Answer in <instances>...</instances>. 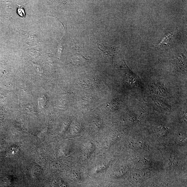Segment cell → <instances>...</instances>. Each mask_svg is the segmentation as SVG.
Returning <instances> with one entry per match:
<instances>
[{"instance_id":"7a4b0ae2","label":"cell","mask_w":187,"mask_h":187,"mask_svg":"<svg viewBox=\"0 0 187 187\" xmlns=\"http://www.w3.org/2000/svg\"><path fill=\"white\" fill-rule=\"evenodd\" d=\"M175 62H176L178 67L184 69L186 67V60L185 57L182 54H179L176 58Z\"/></svg>"},{"instance_id":"3957f363","label":"cell","mask_w":187,"mask_h":187,"mask_svg":"<svg viewBox=\"0 0 187 187\" xmlns=\"http://www.w3.org/2000/svg\"><path fill=\"white\" fill-rule=\"evenodd\" d=\"M17 13L18 15L21 17H23L25 16L26 14L24 10L23 7H19L17 8Z\"/></svg>"},{"instance_id":"6da1fadb","label":"cell","mask_w":187,"mask_h":187,"mask_svg":"<svg viewBox=\"0 0 187 187\" xmlns=\"http://www.w3.org/2000/svg\"><path fill=\"white\" fill-rule=\"evenodd\" d=\"M98 47L104 56L113 57L118 51V47L107 43L98 44Z\"/></svg>"}]
</instances>
